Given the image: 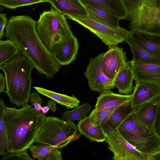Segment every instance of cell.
I'll use <instances>...</instances> for the list:
<instances>
[{"mask_svg":"<svg viewBox=\"0 0 160 160\" xmlns=\"http://www.w3.org/2000/svg\"><path fill=\"white\" fill-rule=\"evenodd\" d=\"M6 107L4 100L0 99V155L3 156L7 152L5 151L8 147V139L4 122V111Z\"/></svg>","mask_w":160,"mask_h":160,"instance_id":"29","label":"cell"},{"mask_svg":"<svg viewBox=\"0 0 160 160\" xmlns=\"http://www.w3.org/2000/svg\"><path fill=\"white\" fill-rule=\"evenodd\" d=\"M135 83L147 82L160 86V63L131 61Z\"/></svg>","mask_w":160,"mask_h":160,"instance_id":"12","label":"cell"},{"mask_svg":"<svg viewBox=\"0 0 160 160\" xmlns=\"http://www.w3.org/2000/svg\"><path fill=\"white\" fill-rule=\"evenodd\" d=\"M1 160H34L31 158L26 150L23 152L11 153L7 152L3 156Z\"/></svg>","mask_w":160,"mask_h":160,"instance_id":"32","label":"cell"},{"mask_svg":"<svg viewBox=\"0 0 160 160\" xmlns=\"http://www.w3.org/2000/svg\"><path fill=\"white\" fill-rule=\"evenodd\" d=\"M34 67L25 57L18 55L0 67L6 83V92L12 104L19 107L28 104L31 94Z\"/></svg>","mask_w":160,"mask_h":160,"instance_id":"3","label":"cell"},{"mask_svg":"<svg viewBox=\"0 0 160 160\" xmlns=\"http://www.w3.org/2000/svg\"><path fill=\"white\" fill-rule=\"evenodd\" d=\"M87 10L89 18L110 27L118 28L120 19L102 9L97 6L84 5Z\"/></svg>","mask_w":160,"mask_h":160,"instance_id":"22","label":"cell"},{"mask_svg":"<svg viewBox=\"0 0 160 160\" xmlns=\"http://www.w3.org/2000/svg\"><path fill=\"white\" fill-rule=\"evenodd\" d=\"M131 99L132 110L160 96V86L154 83H135Z\"/></svg>","mask_w":160,"mask_h":160,"instance_id":"13","label":"cell"},{"mask_svg":"<svg viewBox=\"0 0 160 160\" xmlns=\"http://www.w3.org/2000/svg\"><path fill=\"white\" fill-rule=\"evenodd\" d=\"M34 88L40 94L50 98L58 104L63 105L69 109L78 107L80 102L73 95L69 96L39 87H34Z\"/></svg>","mask_w":160,"mask_h":160,"instance_id":"25","label":"cell"},{"mask_svg":"<svg viewBox=\"0 0 160 160\" xmlns=\"http://www.w3.org/2000/svg\"><path fill=\"white\" fill-rule=\"evenodd\" d=\"M118 129L127 142L143 153L149 155L160 146V139L153 128L142 124L132 112Z\"/></svg>","mask_w":160,"mask_h":160,"instance_id":"6","label":"cell"},{"mask_svg":"<svg viewBox=\"0 0 160 160\" xmlns=\"http://www.w3.org/2000/svg\"><path fill=\"white\" fill-rule=\"evenodd\" d=\"M49 110V108L47 106L42 107V112L44 114L47 113Z\"/></svg>","mask_w":160,"mask_h":160,"instance_id":"40","label":"cell"},{"mask_svg":"<svg viewBox=\"0 0 160 160\" xmlns=\"http://www.w3.org/2000/svg\"><path fill=\"white\" fill-rule=\"evenodd\" d=\"M8 20L5 13H0V39L5 37V29L8 23Z\"/></svg>","mask_w":160,"mask_h":160,"instance_id":"34","label":"cell"},{"mask_svg":"<svg viewBox=\"0 0 160 160\" xmlns=\"http://www.w3.org/2000/svg\"><path fill=\"white\" fill-rule=\"evenodd\" d=\"M52 7L68 19L70 17H87L88 14L80 0H48Z\"/></svg>","mask_w":160,"mask_h":160,"instance_id":"14","label":"cell"},{"mask_svg":"<svg viewBox=\"0 0 160 160\" xmlns=\"http://www.w3.org/2000/svg\"><path fill=\"white\" fill-rule=\"evenodd\" d=\"M122 104L99 111L93 109L89 116L91 123L94 126L102 127L114 111Z\"/></svg>","mask_w":160,"mask_h":160,"instance_id":"28","label":"cell"},{"mask_svg":"<svg viewBox=\"0 0 160 160\" xmlns=\"http://www.w3.org/2000/svg\"><path fill=\"white\" fill-rule=\"evenodd\" d=\"M71 19L95 34L108 47L117 45L132 34L131 31L120 27L114 28L94 20L88 17H70Z\"/></svg>","mask_w":160,"mask_h":160,"instance_id":"8","label":"cell"},{"mask_svg":"<svg viewBox=\"0 0 160 160\" xmlns=\"http://www.w3.org/2000/svg\"><path fill=\"white\" fill-rule=\"evenodd\" d=\"M79 47L78 39L73 34L52 54L61 65H67L76 59Z\"/></svg>","mask_w":160,"mask_h":160,"instance_id":"16","label":"cell"},{"mask_svg":"<svg viewBox=\"0 0 160 160\" xmlns=\"http://www.w3.org/2000/svg\"><path fill=\"white\" fill-rule=\"evenodd\" d=\"M149 160H160V146L154 152L148 155Z\"/></svg>","mask_w":160,"mask_h":160,"instance_id":"38","label":"cell"},{"mask_svg":"<svg viewBox=\"0 0 160 160\" xmlns=\"http://www.w3.org/2000/svg\"><path fill=\"white\" fill-rule=\"evenodd\" d=\"M132 96V93L125 95L115 93L111 90H106L97 97L94 109L99 111L122 104L130 100Z\"/></svg>","mask_w":160,"mask_h":160,"instance_id":"19","label":"cell"},{"mask_svg":"<svg viewBox=\"0 0 160 160\" xmlns=\"http://www.w3.org/2000/svg\"><path fill=\"white\" fill-rule=\"evenodd\" d=\"M160 105V96L132 110L138 119L142 124L152 127Z\"/></svg>","mask_w":160,"mask_h":160,"instance_id":"15","label":"cell"},{"mask_svg":"<svg viewBox=\"0 0 160 160\" xmlns=\"http://www.w3.org/2000/svg\"><path fill=\"white\" fill-rule=\"evenodd\" d=\"M113 160H149L148 155L136 149L121 135L118 128L103 130Z\"/></svg>","mask_w":160,"mask_h":160,"instance_id":"9","label":"cell"},{"mask_svg":"<svg viewBox=\"0 0 160 160\" xmlns=\"http://www.w3.org/2000/svg\"><path fill=\"white\" fill-rule=\"evenodd\" d=\"M132 111L131 99L121 105L114 111L102 126V130L118 128L131 114Z\"/></svg>","mask_w":160,"mask_h":160,"instance_id":"24","label":"cell"},{"mask_svg":"<svg viewBox=\"0 0 160 160\" xmlns=\"http://www.w3.org/2000/svg\"><path fill=\"white\" fill-rule=\"evenodd\" d=\"M131 31L160 33V0H124Z\"/></svg>","mask_w":160,"mask_h":160,"instance_id":"5","label":"cell"},{"mask_svg":"<svg viewBox=\"0 0 160 160\" xmlns=\"http://www.w3.org/2000/svg\"><path fill=\"white\" fill-rule=\"evenodd\" d=\"M152 128L156 134L160 139V105L158 110Z\"/></svg>","mask_w":160,"mask_h":160,"instance_id":"36","label":"cell"},{"mask_svg":"<svg viewBox=\"0 0 160 160\" xmlns=\"http://www.w3.org/2000/svg\"><path fill=\"white\" fill-rule=\"evenodd\" d=\"M103 56V70L109 79L113 80L127 63L126 53L122 48L114 45L108 47Z\"/></svg>","mask_w":160,"mask_h":160,"instance_id":"11","label":"cell"},{"mask_svg":"<svg viewBox=\"0 0 160 160\" xmlns=\"http://www.w3.org/2000/svg\"><path fill=\"white\" fill-rule=\"evenodd\" d=\"M48 0H0V5L7 8L15 9L24 6L48 2Z\"/></svg>","mask_w":160,"mask_h":160,"instance_id":"31","label":"cell"},{"mask_svg":"<svg viewBox=\"0 0 160 160\" xmlns=\"http://www.w3.org/2000/svg\"><path fill=\"white\" fill-rule=\"evenodd\" d=\"M29 149L33 159L40 160L57 149L48 144L38 143L36 145H32Z\"/></svg>","mask_w":160,"mask_h":160,"instance_id":"30","label":"cell"},{"mask_svg":"<svg viewBox=\"0 0 160 160\" xmlns=\"http://www.w3.org/2000/svg\"><path fill=\"white\" fill-rule=\"evenodd\" d=\"M135 39L148 51L160 56V33L136 30L131 31Z\"/></svg>","mask_w":160,"mask_h":160,"instance_id":"20","label":"cell"},{"mask_svg":"<svg viewBox=\"0 0 160 160\" xmlns=\"http://www.w3.org/2000/svg\"><path fill=\"white\" fill-rule=\"evenodd\" d=\"M104 54L102 53L94 58H90L84 73L91 90L100 94L106 90L113 89L114 87L113 80L108 77L103 72Z\"/></svg>","mask_w":160,"mask_h":160,"instance_id":"10","label":"cell"},{"mask_svg":"<svg viewBox=\"0 0 160 160\" xmlns=\"http://www.w3.org/2000/svg\"><path fill=\"white\" fill-rule=\"evenodd\" d=\"M36 24V21L28 15L12 16L5 36L17 46L18 55L25 57L39 73L51 78L61 65L42 43L37 33Z\"/></svg>","mask_w":160,"mask_h":160,"instance_id":"1","label":"cell"},{"mask_svg":"<svg viewBox=\"0 0 160 160\" xmlns=\"http://www.w3.org/2000/svg\"><path fill=\"white\" fill-rule=\"evenodd\" d=\"M84 5L99 7L121 19H126L127 8L124 0H80Z\"/></svg>","mask_w":160,"mask_h":160,"instance_id":"17","label":"cell"},{"mask_svg":"<svg viewBox=\"0 0 160 160\" xmlns=\"http://www.w3.org/2000/svg\"><path fill=\"white\" fill-rule=\"evenodd\" d=\"M61 151V150L57 149L40 160H63Z\"/></svg>","mask_w":160,"mask_h":160,"instance_id":"35","label":"cell"},{"mask_svg":"<svg viewBox=\"0 0 160 160\" xmlns=\"http://www.w3.org/2000/svg\"><path fill=\"white\" fill-rule=\"evenodd\" d=\"M6 83L5 78L2 73H0V93L6 92Z\"/></svg>","mask_w":160,"mask_h":160,"instance_id":"37","label":"cell"},{"mask_svg":"<svg viewBox=\"0 0 160 160\" xmlns=\"http://www.w3.org/2000/svg\"><path fill=\"white\" fill-rule=\"evenodd\" d=\"M92 108L89 103L85 102L74 110H66L62 114L61 118L65 121L80 120L86 117Z\"/></svg>","mask_w":160,"mask_h":160,"instance_id":"27","label":"cell"},{"mask_svg":"<svg viewBox=\"0 0 160 160\" xmlns=\"http://www.w3.org/2000/svg\"><path fill=\"white\" fill-rule=\"evenodd\" d=\"M4 122L8 139L7 152H23L33 144L46 117L28 104L20 109L6 107Z\"/></svg>","mask_w":160,"mask_h":160,"instance_id":"2","label":"cell"},{"mask_svg":"<svg viewBox=\"0 0 160 160\" xmlns=\"http://www.w3.org/2000/svg\"><path fill=\"white\" fill-rule=\"evenodd\" d=\"M130 46L133 53L132 60L160 63V56L153 54L143 48L135 39L133 34L125 40Z\"/></svg>","mask_w":160,"mask_h":160,"instance_id":"21","label":"cell"},{"mask_svg":"<svg viewBox=\"0 0 160 160\" xmlns=\"http://www.w3.org/2000/svg\"><path fill=\"white\" fill-rule=\"evenodd\" d=\"M78 130L72 121L46 116L35 142L46 143L61 150L71 142L80 138L81 134Z\"/></svg>","mask_w":160,"mask_h":160,"instance_id":"7","label":"cell"},{"mask_svg":"<svg viewBox=\"0 0 160 160\" xmlns=\"http://www.w3.org/2000/svg\"><path fill=\"white\" fill-rule=\"evenodd\" d=\"M36 28L42 43L52 54L73 34L65 17L52 7L40 15Z\"/></svg>","mask_w":160,"mask_h":160,"instance_id":"4","label":"cell"},{"mask_svg":"<svg viewBox=\"0 0 160 160\" xmlns=\"http://www.w3.org/2000/svg\"><path fill=\"white\" fill-rule=\"evenodd\" d=\"M29 101L31 105L33 106L37 111L41 112L43 101L38 93L35 92H32L29 98Z\"/></svg>","mask_w":160,"mask_h":160,"instance_id":"33","label":"cell"},{"mask_svg":"<svg viewBox=\"0 0 160 160\" xmlns=\"http://www.w3.org/2000/svg\"><path fill=\"white\" fill-rule=\"evenodd\" d=\"M18 53V47L12 41L0 40V67L12 60Z\"/></svg>","mask_w":160,"mask_h":160,"instance_id":"26","label":"cell"},{"mask_svg":"<svg viewBox=\"0 0 160 160\" xmlns=\"http://www.w3.org/2000/svg\"><path fill=\"white\" fill-rule=\"evenodd\" d=\"M3 8L2 7L1 5H0V12H1L3 10Z\"/></svg>","mask_w":160,"mask_h":160,"instance_id":"41","label":"cell"},{"mask_svg":"<svg viewBox=\"0 0 160 160\" xmlns=\"http://www.w3.org/2000/svg\"><path fill=\"white\" fill-rule=\"evenodd\" d=\"M47 106L49 107V110L53 112L56 111L57 109L56 102L53 100L51 99L48 101L47 102Z\"/></svg>","mask_w":160,"mask_h":160,"instance_id":"39","label":"cell"},{"mask_svg":"<svg viewBox=\"0 0 160 160\" xmlns=\"http://www.w3.org/2000/svg\"><path fill=\"white\" fill-rule=\"evenodd\" d=\"M134 75L131 61L128 60L126 66L113 79V84L120 93L128 95L132 94L134 90Z\"/></svg>","mask_w":160,"mask_h":160,"instance_id":"18","label":"cell"},{"mask_svg":"<svg viewBox=\"0 0 160 160\" xmlns=\"http://www.w3.org/2000/svg\"><path fill=\"white\" fill-rule=\"evenodd\" d=\"M77 127L81 134L92 141L102 142L105 141L106 136L102 127L92 125L90 122L89 116L80 120Z\"/></svg>","mask_w":160,"mask_h":160,"instance_id":"23","label":"cell"}]
</instances>
